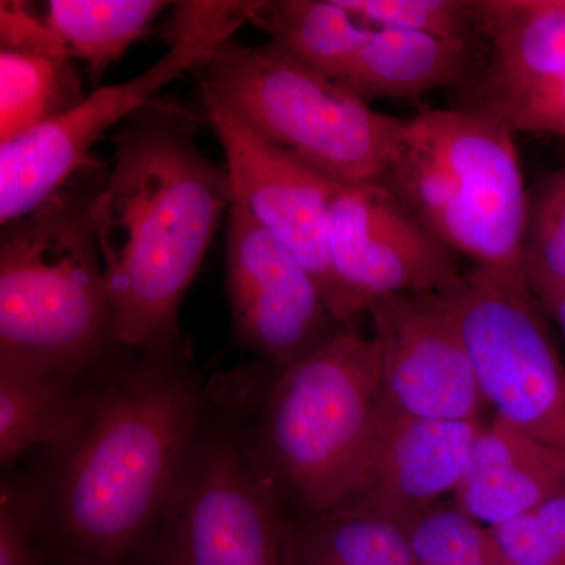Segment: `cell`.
<instances>
[{
    "mask_svg": "<svg viewBox=\"0 0 565 565\" xmlns=\"http://www.w3.org/2000/svg\"><path fill=\"white\" fill-rule=\"evenodd\" d=\"M207 392L180 343L131 352L87 412L25 476L40 539L71 565H122L141 552L191 455Z\"/></svg>",
    "mask_w": 565,
    "mask_h": 565,
    "instance_id": "cell-1",
    "label": "cell"
},
{
    "mask_svg": "<svg viewBox=\"0 0 565 565\" xmlns=\"http://www.w3.org/2000/svg\"><path fill=\"white\" fill-rule=\"evenodd\" d=\"M199 120L169 99L134 111L111 136L114 159L92 226L118 341L134 352L182 343L178 311L233 203L225 167L196 143Z\"/></svg>",
    "mask_w": 565,
    "mask_h": 565,
    "instance_id": "cell-2",
    "label": "cell"
},
{
    "mask_svg": "<svg viewBox=\"0 0 565 565\" xmlns=\"http://www.w3.org/2000/svg\"><path fill=\"white\" fill-rule=\"evenodd\" d=\"M109 166L93 161L0 233V367L95 377L132 352L118 341L92 204Z\"/></svg>",
    "mask_w": 565,
    "mask_h": 565,
    "instance_id": "cell-3",
    "label": "cell"
},
{
    "mask_svg": "<svg viewBox=\"0 0 565 565\" xmlns=\"http://www.w3.org/2000/svg\"><path fill=\"white\" fill-rule=\"evenodd\" d=\"M269 367L255 414H228L245 455L286 514L334 511L359 489L381 430L377 341L343 329L302 359Z\"/></svg>",
    "mask_w": 565,
    "mask_h": 565,
    "instance_id": "cell-4",
    "label": "cell"
},
{
    "mask_svg": "<svg viewBox=\"0 0 565 565\" xmlns=\"http://www.w3.org/2000/svg\"><path fill=\"white\" fill-rule=\"evenodd\" d=\"M382 185L475 269L523 277L530 192L500 118L473 107L419 110Z\"/></svg>",
    "mask_w": 565,
    "mask_h": 565,
    "instance_id": "cell-5",
    "label": "cell"
},
{
    "mask_svg": "<svg viewBox=\"0 0 565 565\" xmlns=\"http://www.w3.org/2000/svg\"><path fill=\"white\" fill-rule=\"evenodd\" d=\"M199 76L259 136L341 185L382 184L411 132V118L373 109L274 43L228 41Z\"/></svg>",
    "mask_w": 565,
    "mask_h": 565,
    "instance_id": "cell-6",
    "label": "cell"
},
{
    "mask_svg": "<svg viewBox=\"0 0 565 565\" xmlns=\"http://www.w3.org/2000/svg\"><path fill=\"white\" fill-rule=\"evenodd\" d=\"M167 22L169 51L121 84L102 85L74 109L10 143L0 145V223L24 217L52 199L85 167L118 122L147 106L189 71L202 68L247 24L243 2H180Z\"/></svg>",
    "mask_w": 565,
    "mask_h": 565,
    "instance_id": "cell-7",
    "label": "cell"
},
{
    "mask_svg": "<svg viewBox=\"0 0 565 565\" xmlns=\"http://www.w3.org/2000/svg\"><path fill=\"white\" fill-rule=\"evenodd\" d=\"M285 508L230 415H206L148 539L150 565H282Z\"/></svg>",
    "mask_w": 565,
    "mask_h": 565,
    "instance_id": "cell-8",
    "label": "cell"
},
{
    "mask_svg": "<svg viewBox=\"0 0 565 565\" xmlns=\"http://www.w3.org/2000/svg\"><path fill=\"white\" fill-rule=\"evenodd\" d=\"M441 294L493 416L565 467V363L525 278L473 269Z\"/></svg>",
    "mask_w": 565,
    "mask_h": 565,
    "instance_id": "cell-9",
    "label": "cell"
},
{
    "mask_svg": "<svg viewBox=\"0 0 565 565\" xmlns=\"http://www.w3.org/2000/svg\"><path fill=\"white\" fill-rule=\"evenodd\" d=\"M200 102L204 120L225 152L233 204L303 264L341 326L359 329L362 318L341 288L330 256V212L341 184L264 139L203 85Z\"/></svg>",
    "mask_w": 565,
    "mask_h": 565,
    "instance_id": "cell-10",
    "label": "cell"
},
{
    "mask_svg": "<svg viewBox=\"0 0 565 565\" xmlns=\"http://www.w3.org/2000/svg\"><path fill=\"white\" fill-rule=\"evenodd\" d=\"M226 297L234 338L264 364L282 367L348 327L294 253L232 203L226 226Z\"/></svg>",
    "mask_w": 565,
    "mask_h": 565,
    "instance_id": "cell-11",
    "label": "cell"
},
{
    "mask_svg": "<svg viewBox=\"0 0 565 565\" xmlns=\"http://www.w3.org/2000/svg\"><path fill=\"white\" fill-rule=\"evenodd\" d=\"M384 412L424 419H484L473 360L444 294H397L371 303Z\"/></svg>",
    "mask_w": 565,
    "mask_h": 565,
    "instance_id": "cell-12",
    "label": "cell"
},
{
    "mask_svg": "<svg viewBox=\"0 0 565 565\" xmlns=\"http://www.w3.org/2000/svg\"><path fill=\"white\" fill-rule=\"evenodd\" d=\"M330 256L362 319L385 297L446 292L462 277L452 252L382 184L340 185L330 212Z\"/></svg>",
    "mask_w": 565,
    "mask_h": 565,
    "instance_id": "cell-13",
    "label": "cell"
},
{
    "mask_svg": "<svg viewBox=\"0 0 565 565\" xmlns=\"http://www.w3.org/2000/svg\"><path fill=\"white\" fill-rule=\"evenodd\" d=\"M486 419H424L384 412L373 456L343 511L404 527L462 481ZM337 511V509H334Z\"/></svg>",
    "mask_w": 565,
    "mask_h": 565,
    "instance_id": "cell-14",
    "label": "cell"
},
{
    "mask_svg": "<svg viewBox=\"0 0 565 565\" xmlns=\"http://www.w3.org/2000/svg\"><path fill=\"white\" fill-rule=\"evenodd\" d=\"M478 32L489 41L484 103L505 125L565 70V0H478Z\"/></svg>",
    "mask_w": 565,
    "mask_h": 565,
    "instance_id": "cell-15",
    "label": "cell"
},
{
    "mask_svg": "<svg viewBox=\"0 0 565 565\" xmlns=\"http://www.w3.org/2000/svg\"><path fill=\"white\" fill-rule=\"evenodd\" d=\"M563 487L564 465L493 416L479 435L451 500L465 514L492 530L531 514Z\"/></svg>",
    "mask_w": 565,
    "mask_h": 565,
    "instance_id": "cell-16",
    "label": "cell"
},
{
    "mask_svg": "<svg viewBox=\"0 0 565 565\" xmlns=\"http://www.w3.org/2000/svg\"><path fill=\"white\" fill-rule=\"evenodd\" d=\"M470 61V44L366 25L359 54L340 84L370 104L416 98L460 84Z\"/></svg>",
    "mask_w": 565,
    "mask_h": 565,
    "instance_id": "cell-17",
    "label": "cell"
},
{
    "mask_svg": "<svg viewBox=\"0 0 565 565\" xmlns=\"http://www.w3.org/2000/svg\"><path fill=\"white\" fill-rule=\"evenodd\" d=\"M114 366L88 379L0 367L2 468L13 467L31 449L62 441L81 422L99 382Z\"/></svg>",
    "mask_w": 565,
    "mask_h": 565,
    "instance_id": "cell-18",
    "label": "cell"
},
{
    "mask_svg": "<svg viewBox=\"0 0 565 565\" xmlns=\"http://www.w3.org/2000/svg\"><path fill=\"white\" fill-rule=\"evenodd\" d=\"M243 13L275 46L337 82L351 70L366 32L338 0L243 2Z\"/></svg>",
    "mask_w": 565,
    "mask_h": 565,
    "instance_id": "cell-19",
    "label": "cell"
},
{
    "mask_svg": "<svg viewBox=\"0 0 565 565\" xmlns=\"http://www.w3.org/2000/svg\"><path fill=\"white\" fill-rule=\"evenodd\" d=\"M282 565H415L404 527L360 512L288 515Z\"/></svg>",
    "mask_w": 565,
    "mask_h": 565,
    "instance_id": "cell-20",
    "label": "cell"
},
{
    "mask_svg": "<svg viewBox=\"0 0 565 565\" xmlns=\"http://www.w3.org/2000/svg\"><path fill=\"white\" fill-rule=\"evenodd\" d=\"M170 6L162 0H51L46 20L71 61L84 62L92 79L99 81Z\"/></svg>",
    "mask_w": 565,
    "mask_h": 565,
    "instance_id": "cell-21",
    "label": "cell"
},
{
    "mask_svg": "<svg viewBox=\"0 0 565 565\" xmlns=\"http://www.w3.org/2000/svg\"><path fill=\"white\" fill-rule=\"evenodd\" d=\"M84 98L70 58L0 52V145L74 109Z\"/></svg>",
    "mask_w": 565,
    "mask_h": 565,
    "instance_id": "cell-22",
    "label": "cell"
},
{
    "mask_svg": "<svg viewBox=\"0 0 565 565\" xmlns=\"http://www.w3.org/2000/svg\"><path fill=\"white\" fill-rule=\"evenodd\" d=\"M522 274L541 307L565 292V166L527 196Z\"/></svg>",
    "mask_w": 565,
    "mask_h": 565,
    "instance_id": "cell-23",
    "label": "cell"
},
{
    "mask_svg": "<svg viewBox=\"0 0 565 565\" xmlns=\"http://www.w3.org/2000/svg\"><path fill=\"white\" fill-rule=\"evenodd\" d=\"M415 565H508L492 531L452 500L434 505L405 526Z\"/></svg>",
    "mask_w": 565,
    "mask_h": 565,
    "instance_id": "cell-24",
    "label": "cell"
},
{
    "mask_svg": "<svg viewBox=\"0 0 565 565\" xmlns=\"http://www.w3.org/2000/svg\"><path fill=\"white\" fill-rule=\"evenodd\" d=\"M367 28L397 29L470 44L478 35L475 2L465 0H338Z\"/></svg>",
    "mask_w": 565,
    "mask_h": 565,
    "instance_id": "cell-25",
    "label": "cell"
},
{
    "mask_svg": "<svg viewBox=\"0 0 565 565\" xmlns=\"http://www.w3.org/2000/svg\"><path fill=\"white\" fill-rule=\"evenodd\" d=\"M35 505L25 478L3 479L0 489V565H43Z\"/></svg>",
    "mask_w": 565,
    "mask_h": 565,
    "instance_id": "cell-26",
    "label": "cell"
},
{
    "mask_svg": "<svg viewBox=\"0 0 565 565\" xmlns=\"http://www.w3.org/2000/svg\"><path fill=\"white\" fill-rule=\"evenodd\" d=\"M0 43L2 51L70 58L68 51L52 31L50 22L33 13L28 2H0Z\"/></svg>",
    "mask_w": 565,
    "mask_h": 565,
    "instance_id": "cell-27",
    "label": "cell"
},
{
    "mask_svg": "<svg viewBox=\"0 0 565 565\" xmlns=\"http://www.w3.org/2000/svg\"><path fill=\"white\" fill-rule=\"evenodd\" d=\"M508 126L514 134H546L565 139V70L544 92L520 107Z\"/></svg>",
    "mask_w": 565,
    "mask_h": 565,
    "instance_id": "cell-28",
    "label": "cell"
},
{
    "mask_svg": "<svg viewBox=\"0 0 565 565\" xmlns=\"http://www.w3.org/2000/svg\"><path fill=\"white\" fill-rule=\"evenodd\" d=\"M542 310L555 319L565 338V292L559 294V296H556L555 299L550 300V302L542 305Z\"/></svg>",
    "mask_w": 565,
    "mask_h": 565,
    "instance_id": "cell-29",
    "label": "cell"
}]
</instances>
